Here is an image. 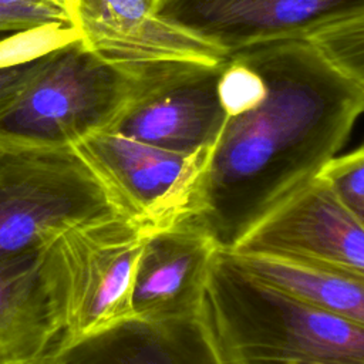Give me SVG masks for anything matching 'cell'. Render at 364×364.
I'll use <instances>...</instances> for the list:
<instances>
[{"mask_svg":"<svg viewBox=\"0 0 364 364\" xmlns=\"http://www.w3.org/2000/svg\"><path fill=\"white\" fill-rule=\"evenodd\" d=\"M218 249L189 218L146 232L132 289L135 317L159 321L199 311Z\"/></svg>","mask_w":364,"mask_h":364,"instance_id":"8fae6325","label":"cell"},{"mask_svg":"<svg viewBox=\"0 0 364 364\" xmlns=\"http://www.w3.org/2000/svg\"><path fill=\"white\" fill-rule=\"evenodd\" d=\"M115 216L128 218L74 145L0 136V262L44 249L75 225Z\"/></svg>","mask_w":364,"mask_h":364,"instance_id":"3957f363","label":"cell"},{"mask_svg":"<svg viewBox=\"0 0 364 364\" xmlns=\"http://www.w3.org/2000/svg\"><path fill=\"white\" fill-rule=\"evenodd\" d=\"M205 307L226 364H364V327L246 270L218 249Z\"/></svg>","mask_w":364,"mask_h":364,"instance_id":"7a4b0ae2","label":"cell"},{"mask_svg":"<svg viewBox=\"0 0 364 364\" xmlns=\"http://www.w3.org/2000/svg\"><path fill=\"white\" fill-rule=\"evenodd\" d=\"M74 146L121 210L145 232L188 216L208 155L172 152L115 131L92 134Z\"/></svg>","mask_w":364,"mask_h":364,"instance_id":"8992f818","label":"cell"},{"mask_svg":"<svg viewBox=\"0 0 364 364\" xmlns=\"http://www.w3.org/2000/svg\"><path fill=\"white\" fill-rule=\"evenodd\" d=\"M0 13L9 18L16 31L75 33L70 10L57 0H0Z\"/></svg>","mask_w":364,"mask_h":364,"instance_id":"e0dca14e","label":"cell"},{"mask_svg":"<svg viewBox=\"0 0 364 364\" xmlns=\"http://www.w3.org/2000/svg\"><path fill=\"white\" fill-rule=\"evenodd\" d=\"M145 233L132 219L115 216L75 225L46 247L61 351L135 317L132 289Z\"/></svg>","mask_w":364,"mask_h":364,"instance_id":"5b68a950","label":"cell"},{"mask_svg":"<svg viewBox=\"0 0 364 364\" xmlns=\"http://www.w3.org/2000/svg\"><path fill=\"white\" fill-rule=\"evenodd\" d=\"M63 346L46 247L0 262V364H54Z\"/></svg>","mask_w":364,"mask_h":364,"instance_id":"4fadbf2b","label":"cell"},{"mask_svg":"<svg viewBox=\"0 0 364 364\" xmlns=\"http://www.w3.org/2000/svg\"><path fill=\"white\" fill-rule=\"evenodd\" d=\"M73 26L88 48L136 68L218 63L228 57L166 23L152 0H77Z\"/></svg>","mask_w":364,"mask_h":364,"instance_id":"30bf717a","label":"cell"},{"mask_svg":"<svg viewBox=\"0 0 364 364\" xmlns=\"http://www.w3.org/2000/svg\"><path fill=\"white\" fill-rule=\"evenodd\" d=\"M54 47L30 58L0 64V117L17 102L33 80L48 64Z\"/></svg>","mask_w":364,"mask_h":364,"instance_id":"ac0fdd59","label":"cell"},{"mask_svg":"<svg viewBox=\"0 0 364 364\" xmlns=\"http://www.w3.org/2000/svg\"><path fill=\"white\" fill-rule=\"evenodd\" d=\"M229 252L276 256L364 276V223L317 175Z\"/></svg>","mask_w":364,"mask_h":364,"instance_id":"9c48e42d","label":"cell"},{"mask_svg":"<svg viewBox=\"0 0 364 364\" xmlns=\"http://www.w3.org/2000/svg\"><path fill=\"white\" fill-rule=\"evenodd\" d=\"M75 3H77V0H75Z\"/></svg>","mask_w":364,"mask_h":364,"instance_id":"7402d4cb","label":"cell"},{"mask_svg":"<svg viewBox=\"0 0 364 364\" xmlns=\"http://www.w3.org/2000/svg\"><path fill=\"white\" fill-rule=\"evenodd\" d=\"M166 23L225 55L313 34L364 13V0H158Z\"/></svg>","mask_w":364,"mask_h":364,"instance_id":"52a82bcc","label":"cell"},{"mask_svg":"<svg viewBox=\"0 0 364 364\" xmlns=\"http://www.w3.org/2000/svg\"><path fill=\"white\" fill-rule=\"evenodd\" d=\"M156 1H158V0H152V3H154V6H155V3H156Z\"/></svg>","mask_w":364,"mask_h":364,"instance_id":"44dd1931","label":"cell"},{"mask_svg":"<svg viewBox=\"0 0 364 364\" xmlns=\"http://www.w3.org/2000/svg\"><path fill=\"white\" fill-rule=\"evenodd\" d=\"M57 1L61 3L63 6H65V7L70 10L71 16H73V10H74V6H75V0H57Z\"/></svg>","mask_w":364,"mask_h":364,"instance_id":"ffe728a7","label":"cell"},{"mask_svg":"<svg viewBox=\"0 0 364 364\" xmlns=\"http://www.w3.org/2000/svg\"><path fill=\"white\" fill-rule=\"evenodd\" d=\"M230 253L257 277L364 327L363 274L276 256Z\"/></svg>","mask_w":364,"mask_h":364,"instance_id":"5bb4252c","label":"cell"},{"mask_svg":"<svg viewBox=\"0 0 364 364\" xmlns=\"http://www.w3.org/2000/svg\"><path fill=\"white\" fill-rule=\"evenodd\" d=\"M343 205L364 223V145L331 158L318 172Z\"/></svg>","mask_w":364,"mask_h":364,"instance_id":"2e32d148","label":"cell"},{"mask_svg":"<svg viewBox=\"0 0 364 364\" xmlns=\"http://www.w3.org/2000/svg\"><path fill=\"white\" fill-rule=\"evenodd\" d=\"M54 364H55V363H54Z\"/></svg>","mask_w":364,"mask_h":364,"instance_id":"603a6c76","label":"cell"},{"mask_svg":"<svg viewBox=\"0 0 364 364\" xmlns=\"http://www.w3.org/2000/svg\"><path fill=\"white\" fill-rule=\"evenodd\" d=\"M226 111L186 218L223 250L314 179L364 114V92L310 40L226 57Z\"/></svg>","mask_w":364,"mask_h":364,"instance_id":"6da1fadb","label":"cell"},{"mask_svg":"<svg viewBox=\"0 0 364 364\" xmlns=\"http://www.w3.org/2000/svg\"><path fill=\"white\" fill-rule=\"evenodd\" d=\"M55 364H226L206 307L149 321L132 317L63 350Z\"/></svg>","mask_w":364,"mask_h":364,"instance_id":"7c38bea8","label":"cell"},{"mask_svg":"<svg viewBox=\"0 0 364 364\" xmlns=\"http://www.w3.org/2000/svg\"><path fill=\"white\" fill-rule=\"evenodd\" d=\"M3 31H16L14 26L9 21L7 17H4L1 13H0V33Z\"/></svg>","mask_w":364,"mask_h":364,"instance_id":"d6986e66","label":"cell"},{"mask_svg":"<svg viewBox=\"0 0 364 364\" xmlns=\"http://www.w3.org/2000/svg\"><path fill=\"white\" fill-rule=\"evenodd\" d=\"M165 67L136 68L111 61L75 36L54 47L48 64L0 117V136L75 145L109 131L146 80Z\"/></svg>","mask_w":364,"mask_h":364,"instance_id":"277c9868","label":"cell"},{"mask_svg":"<svg viewBox=\"0 0 364 364\" xmlns=\"http://www.w3.org/2000/svg\"><path fill=\"white\" fill-rule=\"evenodd\" d=\"M225 60L155 71L109 131L172 152L209 151L226 119L219 88Z\"/></svg>","mask_w":364,"mask_h":364,"instance_id":"ba28073f","label":"cell"},{"mask_svg":"<svg viewBox=\"0 0 364 364\" xmlns=\"http://www.w3.org/2000/svg\"><path fill=\"white\" fill-rule=\"evenodd\" d=\"M307 40L364 92V13L330 26Z\"/></svg>","mask_w":364,"mask_h":364,"instance_id":"9a60e30c","label":"cell"}]
</instances>
